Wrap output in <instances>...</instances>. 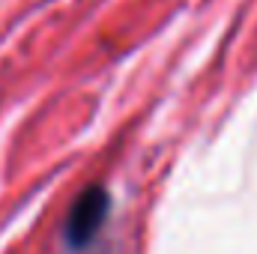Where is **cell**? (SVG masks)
<instances>
[{
	"mask_svg": "<svg viewBox=\"0 0 257 254\" xmlns=\"http://www.w3.org/2000/svg\"><path fill=\"white\" fill-rule=\"evenodd\" d=\"M105 215H108V194L99 186H90L75 200V206L66 218V242L72 248H84L99 233Z\"/></svg>",
	"mask_w": 257,
	"mask_h": 254,
	"instance_id": "obj_1",
	"label": "cell"
}]
</instances>
